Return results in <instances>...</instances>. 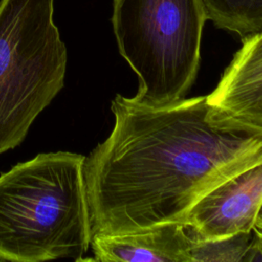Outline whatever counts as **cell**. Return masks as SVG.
<instances>
[{"label":"cell","instance_id":"8","mask_svg":"<svg viewBox=\"0 0 262 262\" xmlns=\"http://www.w3.org/2000/svg\"><path fill=\"white\" fill-rule=\"evenodd\" d=\"M207 18L242 38L262 31V0H202Z\"/></svg>","mask_w":262,"mask_h":262},{"label":"cell","instance_id":"9","mask_svg":"<svg viewBox=\"0 0 262 262\" xmlns=\"http://www.w3.org/2000/svg\"><path fill=\"white\" fill-rule=\"evenodd\" d=\"M251 232H239L228 237L210 241L192 238L190 262L242 261L252 241Z\"/></svg>","mask_w":262,"mask_h":262},{"label":"cell","instance_id":"10","mask_svg":"<svg viewBox=\"0 0 262 262\" xmlns=\"http://www.w3.org/2000/svg\"><path fill=\"white\" fill-rule=\"evenodd\" d=\"M254 229H256V230L262 232V204H261L260 209H259V211H258V213H257V217H256Z\"/></svg>","mask_w":262,"mask_h":262},{"label":"cell","instance_id":"7","mask_svg":"<svg viewBox=\"0 0 262 262\" xmlns=\"http://www.w3.org/2000/svg\"><path fill=\"white\" fill-rule=\"evenodd\" d=\"M216 88L211 104L262 126V31L246 36Z\"/></svg>","mask_w":262,"mask_h":262},{"label":"cell","instance_id":"6","mask_svg":"<svg viewBox=\"0 0 262 262\" xmlns=\"http://www.w3.org/2000/svg\"><path fill=\"white\" fill-rule=\"evenodd\" d=\"M93 260L100 262H190L192 238L182 223L121 233L92 234Z\"/></svg>","mask_w":262,"mask_h":262},{"label":"cell","instance_id":"1","mask_svg":"<svg viewBox=\"0 0 262 262\" xmlns=\"http://www.w3.org/2000/svg\"><path fill=\"white\" fill-rule=\"evenodd\" d=\"M115 124L83 165L92 234L184 224L208 191L262 162V126L207 95L150 105L117 94Z\"/></svg>","mask_w":262,"mask_h":262},{"label":"cell","instance_id":"5","mask_svg":"<svg viewBox=\"0 0 262 262\" xmlns=\"http://www.w3.org/2000/svg\"><path fill=\"white\" fill-rule=\"evenodd\" d=\"M262 204V162L208 191L188 212L191 238L210 241L253 231Z\"/></svg>","mask_w":262,"mask_h":262},{"label":"cell","instance_id":"2","mask_svg":"<svg viewBox=\"0 0 262 262\" xmlns=\"http://www.w3.org/2000/svg\"><path fill=\"white\" fill-rule=\"evenodd\" d=\"M84 160L39 154L0 174V261L84 260L91 241Z\"/></svg>","mask_w":262,"mask_h":262},{"label":"cell","instance_id":"3","mask_svg":"<svg viewBox=\"0 0 262 262\" xmlns=\"http://www.w3.org/2000/svg\"><path fill=\"white\" fill-rule=\"evenodd\" d=\"M202 0H114L112 25L120 54L138 78L136 99L159 106L186 94L199 71Z\"/></svg>","mask_w":262,"mask_h":262},{"label":"cell","instance_id":"4","mask_svg":"<svg viewBox=\"0 0 262 262\" xmlns=\"http://www.w3.org/2000/svg\"><path fill=\"white\" fill-rule=\"evenodd\" d=\"M54 0H0V155L18 146L64 86Z\"/></svg>","mask_w":262,"mask_h":262}]
</instances>
